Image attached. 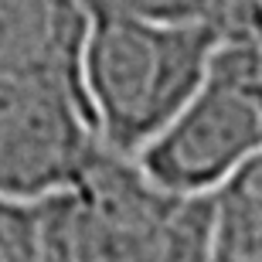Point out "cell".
<instances>
[{
    "label": "cell",
    "mask_w": 262,
    "mask_h": 262,
    "mask_svg": "<svg viewBox=\"0 0 262 262\" xmlns=\"http://www.w3.org/2000/svg\"><path fill=\"white\" fill-rule=\"evenodd\" d=\"M45 262H208L211 194H181L96 146L82 174L41 201Z\"/></svg>",
    "instance_id": "1"
},
{
    "label": "cell",
    "mask_w": 262,
    "mask_h": 262,
    "mask_svg": "<svg viewBox=\"0 0 262 262\" xmlns=\"http://www.w3.org/2000/svg\"><path fill=\"white\" fill-rule=\"evenodd\" d=\"M222 41L208 28L85 14L78 89L99 146L136 160L181 113Z\"/></svg>",
    "instance_id": "2"
},
{
    "label": "cell",
    "mask_w": 262,
    "mask_h": 262,
    "mask_svg": "<svg viewBox=\"0 0 262 262\" xmlns=\"http://www.w3.org/2000/svg\"><path fill=\"white\" fill-rule=\"evenodd\" d=\"M262 150V41L228 38L198 89L136 164L181 194H214Z\"/></svg>",
    "instance_id": "3"
},
{
    "label": "cell",
    "mask_w": 262,
    "mask_h": 262,
    "mask_svg": "<svg viewBox=\"0 0 262 262\" xmlns=\"http://www.w3.org/2000/svg\"><path fill=\"white\" fill-rule=\"evenodd\" d=\"M96 146L75 82L0 72V198L45 201L61 194Z\"/></svg>",
    "instance_id": "4"
},
{
    "label": "cell",
    "mask_w": 262,
    "mask_h": 262,
    "mask_svg": "<svg viewBox=\"0 0 262 262\" xmlns=\"http://www.w3.org/2000/svg\"><path fill=\"white\" fill-rule=\"evenodd\" d=\"M82 31V0H0V72L55 75L78 85Z\"/></svg>",
    "instance_id": "5"
},
{
    "label": "cell",
    "mask_w": 262,
    "mask_h": 262,
    "mask_svg": "<svg viewBox=\"0 0 262 262\" xmlns=\"http://www.w3.org/2000/svg\"><path fill=\"white\" fill-rule=\"evenodd\" d=\"M85 14H113L150 24L208 28L228 38L255 41V0H82Z\"/></svg>",
    "instance_id": "6"
},
{
    "label": "cell",
    "mask_w": 262,
    "mask_h": 262,
    "mask_svg": "<svg viewBox=\"0 0 262 262\" xmlns=\"http://www.w3.org/2000/svg\"><path fill=\"white\" fill-rule=\"evenodd\" d=\"M214 252L232 262H262V150L211 194Z\"/></svg>",
    "instance_id": "7"
},
{
    "label": "cell",
    "mask_w": 262,
    "mask_h": 262,
    "mask_svg": "<svg viewBox=\"0 0 262 262\" xmlns=\"http://www.w3.org/2000/svg\"><path fill=\"white\" fill-rule=\"evenodd\" d=\"M0 262H45L41 201L0 198Z\"/></svg>",
    "instance_id": "8"
},
{
    "label": "cell",
    "mask_w": 262,
    "mask_h": 262,
    "mask_svg": "<svg viewBox=\"0 0 262 262\" xmlns=\"http://www.w3.org/2000/svg\"><path fill=\"white\" fill-rule=\"evenodd\" d=\"M255 41H262V0H255Z\"/></svg>",
    "instance_id": "9"
},
{
    "label": "cell",
    "mask_w": 262,
    "mask_h": 262,
    "mask_svg": "<svg viewBox=\"0 0 262 262\" xmlns=\"http://www.w3.org/2000/svg\"><path fill=\"white\" fill-rule=\"evenodd\" d=\"M208 262H232V259H225V255H218V252H214V255H211Z\"/></svg>",
    "instance_id": "10"
}]
</instances>
